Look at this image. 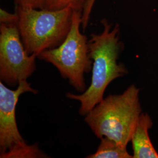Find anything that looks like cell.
Masks as SVG:
<instances>
[{"label": "cell", "mask_w": 158, "mask_h": 158, "mask_svg": "<svg viewBox=\"0 0 158 158\" xmlns=\"http://www.w3.org/2000/svg\"><path fill=\"white\" fill-rule=\"evenodd\" d=\"M103 31L101 34H91L89 48L93 60L92 77L89 87L81 94L66 93V97L80 102L79 113L85 116L104 99L108 85L113 81L128 73L123 63H118L119 55L124 48L119 40V25L114 27L106 19H102Z\"/></svg>", "instance_id": "6da1fadb"}, {"label": "cell", "mask_w": 158, "mask_h": 158, "mask_svg": "<svg viewBox=\"0 0 158 158\" xmlns=\"http://www.w3.org/2000/svg\"><path fill=\"white\" fill-rule=\"evenodd\" d=\"M140 89L130 85L119 94H111L98 103L85 117L95 135L116 142L127 148L142 113Z\"/></svg>", "instance_id": "7a4b0ae2"}, {"label": "cell", "mask_w": 158, "mask_h": 158, "mask_svg": "<svg viewBox=\"0 0 158 158\" xmlns=\"http://www.w3.org/2000/svg\"><path fill=\"white\" fill-rule=\"evenodd\" d=\"M17 25L24 47L29 55L60 45L71 28L73 10L36 9L15 6Z\"/></svg>", "instance_id": "3957f363"}, {"label": "cell", "mask_w": 158, "mask_h": 158, "mask_svg": "<svg viewBox=\"0 0 158 158\" xmlns=\"http://www.w3.org/2000/svg\"><path fill=\"white\" fill-rule=\"evenodd\" d=\"M82 12L74 11L70 30L58 47L42 52L37 57L56 68L64 79L79 92L86 90L85 73L92 70L87 37L80 32Z\"/></svg>", "instance_id": "277c9868"}, {"label": "cell", "mask_w": 158, "mask_h": 158, "mask_svg": "<svg viewBox=\"0 0 158 158\" xmlns=\"http://www.w3.org/2000/svg\"><path fill=\"white\" fill-rule=\"evenodd\" d=\"M35 54L26 51L17 23L0 24V79L12 87L27 80L36 70Z\"/></svg>", "instance_id": "5b68a950"}, {"label": "cell", "mask_w": 158, "mask_h": 158, "mask_svg": "<svg viewBox=\"0 0 158 158\" xmlns=\"http://www.w3.org/2000/svg\"><path fill=\"white\" fill-rule=\"evenodd\" d=\"M27 92L36 94L38 91L32 88L27 80L21 81L15 90L6 87L1 81L0 82L1 153L27 143L18 128L15 111L19 97Z\"/></svg>", "instance_id": "8992f818"}, {"label": "cell", "mask_w": 158, "mask_h": 158, "mask_svg": "<svg viewBox=\"0 0 158 158\" xmlns=\"http://www.w3.org/2000/svg\"><path fill=\"white\" fill-rule=\"evenodd\" d=\"M152 119L147 113H141L131 142L133 149V158H158V153L154 148L149 135L152 127Z\"/></svg>", "instance_id": "52a82bcc"}, {"label": "cell", "mask_w": 158, "mask_h": 158, "mask_svg": "<svg viewBox=\"0 0 158 158\" xmlns=\"http://www.w3.org/2000/svg\"><path fill=\"white\" fill-rule=\"evenodd\" d=\"M101 142L96 152L87 155V158H131L127 150V148L119 145L114 141L107 137H103L100 139Z\"/></svg>", "instance_id": "ba28073f"}, {"label": "cell", "mask_w": 158, "mask_h": 158, "mask_svg": "<svg viewBox=\"0 0 158 158\" xmlns=\"http://www.w3.org/2000/svg\"><path fill=\"white\" fill-rule=\"evenodd\" d=\"M1 158H49L45 153L40 149L37 143L29 145L27 143L13 148L0 154Z\"/></svg>", "instance_id": "9c48e42d"}, {"label": "cell", "mask_w": 158, "mask_h": 158, "mask_svg": "<svg viewBox=\"0 0 158 158\" xmlns=\"http://www.w3.org/2000/svg\"><path fill=\"white\" fill-rule=\"evenodd\" d=\"M87 0H49L48 8L57 10L70 6L74 11L82 12Z\"/></svg>", "instance_id": "30bf717a"}, {"label": "cell", "mask_w": 158, "mask_h": 158, "mask_svg": "<svg viewBox=\"0 0 158 158\" xmlns=\"http://www.w3.org/2000/svg\"><path fill=\"white\" fill-rule=\"evenodd\" d=\"M49 0H14L15 6L23 8L47 9Z\"/></svg>", "instance_id": "8fae6325"}, {"label": "cell", "mask_w": 158, "mask_h": 158, "mask_svg": "<svg viewBox=\"0 0 158 158\" xmlns=\"http://www.w3.org/2000/svg\"><path fill=\"white\" fill-rule=\"evenodd\" d=\"M96 0H87L85 4L81 14V27L85 31L87 28L89 19L90 17L93 7L95 3Z\"/></svg>", "instance_id": "7c38bea8"}, {"label": "cell", "mask_w": 158, "mask_h": 158, "mask_svg": "<svg viewBox=\"0 0 158 158\" xmlns=\"http://www.w3.org/2000/svg\"><path fill=\"white\" fill-rule=\"evenodd\" d=\"M18 20V15L15 11L14 14H11L6 11L5 10L1 8L0 10V23H17Z\"/></svg>", "instance_id": "4fadbf2b"}]
</instances>
